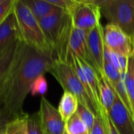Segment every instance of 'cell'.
I'll return each mask as SVG.
<instances>
[{
  "label": "cell",
  "mask_w": 134,
  "mask_h": 134,
  "mask_svg": "<svg viewBox=\"0 0 134 134\" xmlns=\"http://www.w3.org/2000/svg\"><path fill=\"white\" fill-rule=\"evenodd\" d=\"M27 134H44L38 112L28 116Z\"/></svg>",
  "instance_id": "cell-21"
},
{
  "label": "cell",
  "mask_w": 134,
  "mask_h": 134,
  "mask_svg": "<svg viewBox=\"0 0 134 134\" xmlns=\"http://www.w3.org/2000/svg\"><path fill=\"white\" fill-rule=\"evenodd\" d=\"M104 75L111 86H114L117 84L122 79V73L112 64L110 60L108 48L105 46L104 47Z\"/></svg>",
  "instance_id": "cell-17"
},
{
  "label": "cell",
  "mask_w": 134,
  "mask_h": 134,
  "mask_svg": "<svg viewBox=\"0 0 134 134\" xmlns=\"http://www.w3.org/2000/svg\"><path fill=\"white\" fill-rule=\"evenodd\" d=\"M87 35L88 31L73 27L69 47L71 52L74 55L90 64L87 48Z\"/></svg>",
  "instance_id": "cell-12"
},
{
  "label": "cell",
  "mask_w": 134,
  "mask_h": 134,
  "mask_svg": "<svg viewBox=\"0 0 134 134\" xmlns=\"http://www.w3.org/2000/svg\"><path fill=\"white\" fill-rule=\"evenodd\" d=\"M49 73L64 89L75 95L79 102L86 107L96 118L101 117V111L94 100L90 97L84 86L80 82L75 70L68 62H56Z\"/></svg>",
  "instance_id": "cell-3"
},
{
  "label": "cell",
  "mask_w": 134,
  "mask_h": 134,
  "mask_svg": "<svg viewBox=\"0 0 134 134\" xmlns=\"http://www.w3.org/2000/svg\"><path fill=\"white\" fill-rule=\"evenodd\" d=\"M56 63L52 52L43 51L23 42L5 72L0 75L2 126L25 115L24 100L34 82L49 72Z\"/></svg>",
  "instance_id": "cell-1"
},
{
  "label": "cell",
  "mask_w": 134,
  "mask_h": 134,
  "mask_svg": "<svg viewBox=\"0 0 134 134\" xmlns=\"http://www.w3.org/2000/svg\"><path fill=\"white\" fill-rule=\"evenodd\" d=\"M44 134H64L66 132V122L58 109L53 107L45 97H42L38 111Z\"/></svg>",
  "instance_id": "cell-10"
},
{
  "label": "cell",
  "mask_w": 134,
  "mask_h": 134,
  "mask_svg": "<svg viewBox=\"0 0 134 134\" xmlns=\"http://www.w3.org/2000/svg\"><path fill=\"white\" fill-rule=\"evenodd\" d=\"M102 119H103L105 127H106L107 134H119L118 133L117 130L115 129L114 124L112 123V122H111L109 115L107 113H105L104 115H103Z\"/></svg>",
  "instance_id": "cell-25"
},
{
  "label": "cell",
  "mask_w": 134,
  "mask_h": 134,
  "mask_svg": "<svg viewBox=\"0 0 134 134\" xmlns=\"http://www.w3.org/2000/svg\"><path fill=\"white\" fill-rule=\"evenodd\" d=\"M104 27L101 24H100L89 31L87 35V48L90 64L100 75L104 73Z\"/></svg>",
  "instance_id": "cell-9"
},
{
  "label": "cell",
  "mask_w": 134,
  "mask_h": 134,
  "mask_svg": "<svg viewBox=\"0 0 134 134\" xmlns=\"http://www.w3.org/2000/svg\"><path fill=\"white\" fill-rule=\"evenodd\" d=\"M79 104V100L75 95L68 91H64L59 104L58 111L65 122L76 113Z\"/></svg>",
  "instance_id": "cell-15"
},
{
  "label": "cell",
  "mask_w": 134,
  "mask_h": 134,
  "mask_svg": "<svg viewBox=\"0 0 134 134\" xmlns=\"http://www.w3.org/2000/svg\"><path fill=\"white\" fill-rule=\"evenodd\" d=\"M125 83L132 108V117L134 121V53L129 57V64L125 76Z\"/></svg>",
  "instance_id": "cell-18"
},
{
  "label": "cell",
  "mask_w": 134,
  "mask_h": 134,
  "mask_svg": "<svg viewBox=\"0 0 134 134\" xmlns=\"http://www.w3.org/2000/svg\"><path fill=\"white\" fill-rule=\"evenodd\" d=\"M17 0H0V24L15 11Z\"/></svg>",
  "instance_id": "cell-22"
},
{
  "label": "cell",
  "mask_w": 134,
  "mask_h": 134,
  "mask_svg": "<svg viewBox=\"0 0 134 134\" xmlns=\"http://www.w3.org/2000/svg\"><path fill=\"white\" fill-rule=\"evenodd\" d=\"M65 130L68 134H90L88 127L76 113L66 122Z\"/></svg>",
  "instance_id": "cell-19"
},
{
  "label": "cell",
  "mask_w": 134,
  "mask_h": 134,
  "mask_svg": "<svg viewBox=\"0 0 134 134\" xmlns=\"http://www.w3.org/2000/svg\"><path fill=\"white\" fill-rule=\"evenodd\" d=\"M116 93L104 75L100 78V101L104 113L108 115L111 111L115 103Z\"/></svg>",
  "instance_id": "cell-14"
},
{
  "label": "cell",
  "mask_w": 134,
  "mask_h": 134,
  "mask_svg": "<svg viewBox=\"0 0 134 134\" xmlns=\"http://www.w3.org/2000/svg\"><path fill=\"white\" fill-rule=\"evenodd\" d=\"M14 13L24 42L38 49L53 53L45 38L39 21L22 0L16 1Z\"/></svg>",
  "instance_id": "cell-4"
},
{
  "label": "cell",
  "mask_w": 134,
  "mask_h": 134,
  "mask_svg": "<svg viewBox=\"0 0 134 134\" xmlns=\"http://www.w3.org/2000/svg\"><path fill=\"white\" fill-rule=\"evenodd\" d=\"M107 47L118 55L130 57L134 53V41L119 27L108 23L104 27Z\"/></svg>",
  "instance_id": "cell-8"
},
{
  "label": "cell",
  "mask_w": 134,
  "mask_h": 134,
  "mask_svg": "<svg viewBox=\"0 0 134 134\" xmlns=\"http://www.w3.org/2000/svg\"><path fill=\"white\" fill-rule=\"evenodd\" d=\"M108 115L119 133L134 134L133 119L117 94Z\"/></svg>",
  "instance_id": "cell-11"
},
{
  "label": "cell",
  "mask_w": 134,
  "mask_h": 134,
  "mask_svg": "<svg viewBox=\"0 0 134 134\" xmlns=\"http://www.w3.org/2000/svg\"><path fill=\"white\" fill-rule=\"evenodd\" d=\"M23 2L31 11L35 17L40 20L54 12L60 9V8L51 4L48 0H22Z\"/></svg>",
  "instance_id": "cell-13"
},
{
  "label": "cell",
  "mask_w": 134,
  "mask_h": 134,
  "mask_svg": "<svg viewBox=\"0 0 134 134\" xmlns=\"http://www.w3.org/2000/svg\"><path fill=\"white\" fill-rule=\"evenodd\" d=\"M76 114L79 116V118L86 124V126L88 127L90 131H91L93 126L94 124V122H95V119H96L94 115L86 107H85L83 104H82L80 103L79 104Z\"/></svg>",
  "instance_id": "cell-20"
},
{
  "label": "cell",
  "mask_w": 134,
  "mask_h": 134,
  "mask_svg": "<svg viewBox=\"0 0 134 134\" xmlns=\"http://www.w3.org/2000/svg\"><path fill=\"white\" fill-rule=\"evenodd\" d=\"M56 62H67L70 54V38L73 29L71 16L60 9L38 20Z\"/></svg>",
  "instance_id": "cell-2"
},
{
  "label": "cell",
  "mask_w": 134,
  "mask_h": 134,
  "mask_svg": "<svg viewBox=\"0 0 134 134\" xmlns=\"http://www.w3.org/2000/svg\"><path fill=\"white\" fill-rule=\"evenodd\" d=\"M23 42L16 17L13 13L0 24V75L8 69Z\"/></svg>",
  "instance_id": "cell-6"
},
{
  "label": "cell",
  "mask_w": 134,
  "mask_h": 134,
  "mask_svg": "<svg viewBox=\"0 0 134 134\" xmlns=\"http://www.w3.org/2000/svg\"><path fill=\"white\" fill-rule=\"evenodd\" d=\"M75 27L90 31L100 24V8L97 0H76L68 11Z\"/></svg>",
  "instance_id": "cell-7"
},
{
  "label": "cell",
  "mask_w": 134,
  "mask_h": 134,
  "mask_svg": "<svg viewBox=\"0 0 134 134\" xmlns=\"http://www.w3.org/2000/svg\"><path fill=\"white\" fill-rule=\"evenodd\" d=\"M47 90H48L47 81L44 75H41L34 82L31 86V94L33 97L37 96V95H42V97H44Z\"/></svg>",
  "instance_id": "cell-23"
},
{
  "label": "cell",
  "mask_w": 134,
  "mask_h": 134,
  "mask_svg": "<svg viewBox=\"0 0 134 134\" xmlns=\"http://www.w3.org/2000/svg\"><path fill=\"white\" fill-rule=\"evenodd\" d=\"M28 115L16 118L2 126L0 134H27Z\"/></svg>",
  "instance_id": "cell-16"
},
{
  "label": "cell",
  "mask_w": 134,
  "mask_h": 134,
  "mask_svg": "<svg viewBox=\"0 0 134 134\" xmlns=\"http://www.w3.org/2000/svg\"><path fill=\"white\" fill-rule=\"evenodd\" d=\"M90 134H107L106 127L101 117L96 118Z\"/></svg>",
  "instance_id": "cell-24"
},
{
  "label": "cell",
  "mask_w": 134,
  "mask_h": 134,
  "mask_svg": "<svg viewBox=\"0 0 134 134\" xmlns=\"http://www.w3.org/2000/svg\"><path fill=\"white\" fill-rule=\"evenodd\" d=\"M101 16L134 41V0H97Z\"/></svg>",
  "instance_id": "cell-5"
},
{
  "label": "cell",
  "mask_w": 134,
  "mask_h": 134,
  "mask_svg": "<svg viewBox=\"0 0 134 134\" xmlns=\"http://www.w3.org/2000/svg\"><path fill=\"white\" fill-rule=\"evenodd\" d=\"M64 134H68V133H67V132H65V133H64Z\"/></svg>",
  "instance_id": "cell-26"
}]
</instances>
